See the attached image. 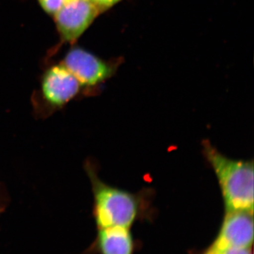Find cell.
Returning a JSON list of instances; mask_svg holds the SVG:
<instances>
[{
	"label": "cell",
	"instance_id": "3",
	"mask_svg": "<svg viewBox=\"0 0 254 254\" xmlns=\"http://www.w3.org/2000/svg\"><path fill=\"white\" fill-rule=\"evenodd\" d=\"M254 213L225 211L220 231L210 249L219 254L228 248H248L254 242Z\"/></svg>",
	"mask_w": 254,
	"mask_h": 254
},
{
	"label": "cell",
	"instance_id": "8",
	"mask_svg": "<svg viewBox=\"0 0 254 254\" xmlns=\"http://www.w3.org/2000/svg\"><path fill=\"white\" fill-rule=\"evenodd\" d=\"M38 1L46 13L55 16L66 0H38Z\"/></svg>",
	"mask_w": 254,
	"mask_h": 254
},
{
	"label": "cell",
	"instance_id": "6",
	"mask_svg": "<svg viewBox=\"0 0 254 254\" xmlns=\"http://www.w3.org/2000/svg\"><path fill=\"white\" fill-rule=\"evenodd\" d=\"M81 86L77 78L62 64L47 70L42 80V93L50 105L61 107L78 94Z\"/></svg>",
	"mask_w": 254,
	"mask_h": 254
},
{
	"label": "cell",
	"instance_id": "2",
	"mask_svg": "<svg viewBox=\"0 0 254 254\" xmlns=\"http://www.w3.org/2000/svg\"><path fill=\"white\" fill-rule=\"evenodd\" d=\"M97 225L101 228L120 227L130 229L145 215L150 202L149 192L132 193L104 183L90 170Z\"/></svg>",
	"mask_w": 254,
	"mask_h": 254
},
{
	"label": "cell",
	"instance_id": "10",
	"mask_svg": "<svg viewBox=\"0 0 254 254\" xmlns=\"http://www.w3.org/2000/svg\"><path fill=\"white\" fill-rule=\"evenodd\" d=\"M219 254H252V247L248 248H228Z\"/></svg>",
	"mask_w": 254,
	"mask_h": 254
},
{
	"label": "cell",
	"instance_id": "4",
	"mask_svg": "<svg viewBox=\"0 0 254 254\" xmlns=\"http://www.w3.org/2000/svg\"><path fill=\"white\" fill-rule=\"evenodd\" d=\"M91 0H66L55 15L58 31L64 41H76L100 12Z\"/></svg>",
	"mask_w": 254,
	"mask_h": 254
},
{
	"label": "cell",
	"instance_id": "5",
	"mask_svg": "<svg viewBox=\"0 0 254 254\" xmlns=\"http://www.w3.org/2000/svg\"><path fill=\"white\" fill-rule=\"evenodd\" d=\"M63 64L83 86H96L113 74L109 64L78 47L68 52Z\"/></svg>",
	"mask_w": 254,
	"mask_h": 254
},
{
	"label": "cell",
	"instance_id": "9",
	"mask_svg": "<svg viewBox=\"0 0 254 254\" xmlns=\"http://www.w3.org/2000/svg\"><path fill=\"white\" fill-rule=\"evenodd\" d=\"M91 1L98 6L100 11H102V10H105L111 7L121 0H91Z\"/></svg>",
	"mask_w": 254,
	"mask_h": 254
},
{
	"label": "cell",
	"instance_id": "11",
	"mask_svg": "<svg viewBox=\"0 0 254 254\" xmlns=\"http://www.w3.org/2000/svg\"><path fill=\"white\" fill-rule=\"evenodd\" d=\"M203 254H216L214 253L213 251L210 250V249H208V250H207L206 252H205V253Z\"/></svg>",
	"mask_w": 254,
	"mask_h": 254
},
{
	"label": "cell",
	"instance_id": "1",
	"mask_svg": "<svg viewBox=\"0 0 254 254\" xmlns=\"http://www.w3.org/2000/svg\"><path fill=\"white\" fill-rule=\"evenodd\" d=\"M202 147L205 160L218 180L225 211L254 213L253 160L228 158L206 140Z\"/></svg>",
	"mask_w": 254,
	"mask_h": 254
},
{
	"label": "cell",
	"instance_id": "7",
	"mask_svg": "<svg viewBox=\"0 0 254 254\" xmlns=\"http://www.w3.org/2000/svg\"><path fill=\"white\" fill-rule=\"evenodd\" d=\"M98 243L101 254H133L134 250L131 233L125 227L100 229Z\"/></svg>",
	"mask_w": 254,
	"mask_h": 254
}]
</instances>
